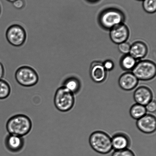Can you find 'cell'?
<instances>
[{"instance_id": "6", "label": "cell", "mask_w": 156, "mask_h": 156, "mask_svg": "<svg viewBox=\"0 0 156 156\" xmlns=\"http://www.w3.org/2000/svg\"><path fill=\"white\" fill-rule=\"evenodd\" d=\"M133 73L138 80H150L156 75L155 64L151 61H140L136 64L133 69Z\"/></svg>"}, {"instance_id": "28", "label": "cell", "mask_w": 156, "mask_h": 156, "mask_svg": "<svg viewBox=\"0 0 156 156\" xmlns=\"http://www.w3.org/2000/svg\"><path fill=\"white\" fill-rule=\"evenodd\" d=\"M88 1L90 2H95L98 1V0H88Z\"/></svg>"}, {"instance_id": "1", "label": "cell", "mask_w": 156, "mask_h": 156, "mask_svg": "<svg viewBox=\"0 0 156 156\" xmlns=\"http://www.w3.org/2000/svg\"><path fill=\"white\" fill-rule=\"evenodd\" d=\"M33 124L30 117L24 114H18L7 121L6 128L9 134L23 137L31 131Z\"/></svg>"}, {"instance_id": "26", "label": "cell", "mask_w": 156, "mask_h": 156, "mask_svg": "<svg viewBox=\"0 0 156 156\" xmlns=\"http://www.w3.org/2000/svg\"><path fill=\"white\" fill-rule=\"evenodd\" d=\"M4 67H3L2 64L0 63V80L2 79L3 77H4Z\"/></svg>"}, {"instance_id": "19", "label": "cell", "mask_w": 156, "mask_h": 156, "mask_svg": "<svg viewBox=\"0 0 156 156\" xmlns=\"http://www.w3.org/2000/svg\"><path fill=\"white\" fill-rule=\"evenodd\" d=\"M11 87L10 84L6 81L0 80V100L7 99L10 94Z\"/></svg>"}, {"instance_id": "17", "label": "cell", "mask_w": 156, "mask_h": 156, "mask_svg": "<svg viewBox=\"0 0 156 156\" xmlns=\"http://www.w3.org/2000/svg\"><path fill=\"white\" fill-rule=\"evenodd\" d=\"M129 114L133 119L137 120L146 114L147 111L145 106L136 103L131 107Z\"/></svg>"}, {"instance_id": "25", "label": "cell", "mask_w": 156, "mask_h": 156, "mask_svg": "<svg viewBox=\"0 0 156 156\" xmlns=\"http://www.w3.org/2000/svg\"><path fill=\"white\" fill-rule=\"evenodd\" d=\"M103 66L105 70L111 71L114 67V64L112 61L110 60H106L104 63Z\"/></svg>"}, {"instance_id": "3", "label": "cell", "mask_w": 156, "mask_h": 156, "mask_svg": "<svg viewBox=\"0 0 156 156\" xmlns=\"http://www.w3.org/2000/svg\"><path fill=\"white\" fill-rule=\"evenodd\" d=\"M75 98L74 94L65 87L61 86L56 90L54 98L55 107L62 112L70 111L74 107Z\"/></svg>"}, {"instance_id": "12", "label": "cell", "mask_w": 156, "mask_h": 156, "mask_svg": "<svg viewBox=\"0 0 156 156\" xmlns=\"http://www.w3.org/2000/svg\"><path fill=\"white\" fill-rule=\"evenodd\" d=\"M5 145L8 150L10 152L17 153L23 148L24 140L23 137L9 134L5 137Z\"/></svg>"}, {"instance_id": "27", "label": "cell", "mask_w": 156, "mask_h": 156, "mask_svg": "<svg viewBox=\"0 0 156 156\" xmlns=\"http://www.w3.org/2000/svg\"><path fill=\"white\" fill-rule=\"evenodd\" d=\"M6 1L12 3L13 2H14L15 1H16V0H6Z\"/></svg>"}, {"instance_id": "14", "label": "cell", "mask_w": 156, "mask_h": 156, "mask_svg": "<svg viewBox=\"0 0 156 156\" xmlns=\"http://www.w3.org/2000/svg\"><path fill=\"white\" fill-rule=\"evenodd\" d=\"M112 149L115 151L128 149L131 145V140L126 134L122 132L115 134L111 138Z\"/></svg>"}, {"instance_id": "22", "label": "cell", "mask_w": 156, "mask_h": 156, "mask_svg": "<svg viewBox=\"0 0 156 156\" xmlns=\"http://www.w3.org/2000/svg\"><path fill=\"white\" fill-rule=\"evenodd\" d=\"M131 46L127 42H124L119 44L118 48L121 53L125 54H127L129 53Z\"/></svg>"}, {"instance_id": "13", "label": "cell", "mask_w": 156, "mask_h": 156, "mask_svg": "<svg viewBox=\"0 0 156 156\" xmlns=\"http://www.w3.org/2000/svg\"><path fill=\"white\" fill-rule=\"evenodd\" d=\"M138 79L133 73L127 72L120 76L119 80V85L122 89L125 91H131L137 86Z\"/></svg>"}, {"instance_id": "20", "label": "cell", "mask_w": 156, "mask_h": 156, "mask_svg": "<svg viewBox=\"0 0 156 156\" xmlns=\"http://www.w3.org/2000/svg\"><path fill=\"white\" fill-rule=\"evenodd\" d=\"M143 7L147 13H152L156 10V0H144Z\"/></svg>"}, {"instance_id": "18", "label": "cell", "mask_w": 156, "mask_h": 156, "mask_svg": "<svg viewBox=\"0 0 156 156\" xmlns=\"http://www.w3.org/2000/svg\"><path fill=\"white\" fill-rule=\"evenodd\" d=\"M136 64L134 58L130 55H125L120 61V65L123 69L126 70H133Z\"/></svg>"}, {"instance_id": "29", "label": "cell", "mask_w": 156, "mask_h": 156, "mask_svg": "<svg viewBox=\"0 0 156 156\" xmlns=\"http://www.w3.org/2000/svg\"><path fill=\"white\" fill-rule=\"evenodd\" d=\"M137 1H143L144 0H137Z\"/></svg>"}, {"instance_id": "7", "label": "cell", "mask_w": 156, "mask_h": 156, "mask_svg": "<svg viewBox=\"0 0 156 156\" xmlns=\"http://www.w3.org/2000/svg\"><path fill=\"white\" fill-rule=\"evenodd\" d=\"M6 37L9 43L14 46L22 45L25 42L26 34L25 30L18 24H13L7 29Z\"/></svg>"}, {"instance_id": "2", "label": "cell", "mask_w": 156, "mask_h": 156, "mask_svg": "<svg viewBox=\"0 0 156 156\" xmlns=\"http://www.w3.org/2000/svg\"><path fill=\"white\" fill-rule=\"evenodd\" d=\"M89 143L93 150L103 155L109 153L113 149L111 137L103 131L93 132L90 136Z\"/></svg>"}, {"instance_id": "15", "label": "cell", "mask_w": 156, "mask_h": 156, "mask_svg": "<svg viewBox=\"0 0 156 156\" xmlns=\"http://www.w3.org/2000/svg\"><path fill=\"white\" fill-rule=\"evenodd\" d=\"M148 51L147 47L140 41L134 43L131 46L130 55L136 60L141 59L146 56Z\"/></svg>"}, {"instance_id": "30", "label": "cell", "mask_w": 156, "mask_h": 156, "mask_svg": "<svg viewBox=\"0 0 156 156\" xmlns=\"http://www.w3.org/2000/svg\"><path fill=\"white\" fill-rule=\"evenodd\" d=\"M0 12H1V8H0Z\"/></svg>"}, {"instance_id": "9", "label": "cell", "mask_w": 156, "mask_h": 156, "mask_svg": "<svg viewBox=\"0 0 156 156\" xmlns=\"http://www.w3.org/2000/svg\"><path fill=\"white\" fill-rule=\"evenodd\" d=\"M129 36V31L127 27L122 24L113 27L110 31V38L113 42L120 44L125 42Z\"/></svg>"}, {"instance_id": "23", "label": "cell", "mask_w": 156, "mask_h": 156, "mask_svg": "<svg viewBox=\"0 0 156 156\" xmlns=\"http://www.w3.org/2000/svg\"><path fill=\"white\" fill-rule=\"evenodd\" d=\"M147 112L154 113L156 111V103L155 100H152L145 106Z\"/></svg>"}, {"instance_id": "21", "label": "cell", "mask_w": 156, "mask_h": 156, "mask_svg": "<svg viewBox=\"0 0 156 156\" xmlns=\"http://www.w3.org/2000/svg\"><path fill=\"white\" fill-rule=\"evenodd\" d=\"M111 156H135L132 151L127 149L122 150L115 151Z\"/></svg>"}, {"instance_id": "16", "label": "cell", "mask_w": 156, "mask_h": 156, "mask_svg": "<svg viewBox=\"0 0 156 156\" xmlns=\"http://www.w3.org/2000/svg\"><path fill=\"white\" fill-rule=\"evenodd\" d=\"M62 86L75 94H77L80 90L81 83L77 78L74 76H70L65 79Z\"/></svg>"}, {"instance_id": "11", "label": "cell", "mask_w": 156, "mask_h": 156, "mask_svg": "<svg viewBox=\"0 0 156 156\" xmlns=\"http://www.w3.org/2000/svg\"><path fill=\"white\" fill-rule=\"evenodd\" d=\"M90 74L91 79L96 83H101L105 81L107 72L103 63L99 61L93 62L90 67Z\"/></svg>"}, {"instance_id": "24", "label": "cell", "mask_w": 156, "mask_h": 156, "mask_svg": "<svg viewBox=\"0 0 156 156\" xmlns=\"http://www.w3.org/2000/svg\"><path fill=\"white\" fill-rule=\"evenodd\" d=\"M15 8L17 10H20L24 7L25 5L24 0H16L12 3Z\"/></svg>"}, {"instance_id": "4", "label": "cell", "mask_w": 156, "mask_h": 156, "mask_svg": "<svg viewBox=\"0 0 156 156\" xmlns=\"http://www.w3.org/2000/svg\"><path fill=\"white\" fill-rule=\"evenodd\" d=\"M125 16L123 12L115 9H106L99 15V24L105 29L111 30L113 27L123 24Z\"/></svg>"}, {"instance_id": "8", "label": "cell", "mask_w": 156, "mask_h": 156, "mask_svg": "<svg viewBox=\"0 0 156 156\" xmlns=\"http://www.w3.org/2000/svg\"><path fill=\"white\" fill-rule=\"evenodd\" d=\"M136 124L139 130L144 133H153L156 129V118L152 114H146L137 120Z\"/></svg>"}, {"instance_id": "5", "label": "cell", "mask_w": 156, "mask_h": 156, "mask_svg": "<svg viewBox=\"0 0 156 156\" xmlns=\"http://www.w3.org/2000/svg\"><path fill=\"white\" fill-rule=\"evenodd\" d=\"M15 78L18 85L25 88L34 86L39 82V77L36 72L27 67L18 69L15 73Z\"/></svg>"}, {"instance_id": "10", "label": "cell", "mask_w": 156, "mask_h": 156, "mask_svg": "<svg viewBox=\"0 0 156 156\" xmlns=\"http://www.w3.org/2000/svg\"><path fill=\"white\" fill-rule=\"evenodd\" d=\"M153 94L150 89L145 86L138 87L134 91L133 98L136 103L146 106L153 100Z\"/></svg>"}]
</instances>
